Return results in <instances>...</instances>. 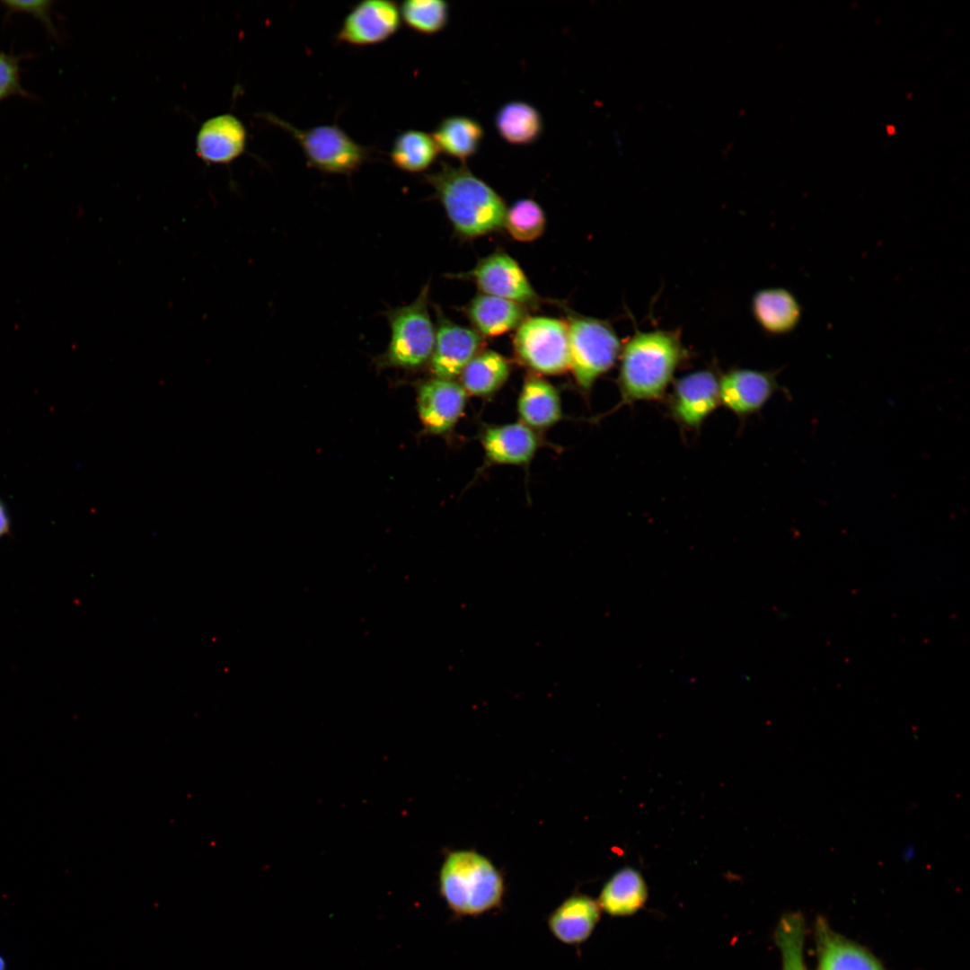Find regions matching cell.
Here are the masks:
<instances>
[{
  "mask_svg": "<svg viewBox=\"0 0 970 970\" xmlns=\"http://www.w3.org/2000/svg\"><path fill=\"white\" fill-rule=\"evenodd\" d=\"M690 358L678 330L636 331L622 346L615 410L664 400L677 369Z\"/></svg>",
  "mask_w": 970,
  "mask_h": 970,
  "instance_id": "cell-1",
  "label": "cell"
},
{
  "mask_svg": "<svg viewBox=\"0 0 970 970\" xmlns=\"http://www.w3.org/2000/svg\"><path fill=\"white\" fill-rule=\"evenodd\" d=\"M442 204L454 231L476 238L503 227L507 206L486 182L463 164L442 163L438 171L425 175Z\"/></svg>",
  "mask_w": 970,
  "mask_h": 970,
  "instance_id": "cell-2",
  "label": "cell"
},
{
  "mask_svg": "<svg viewBox=\"0 0 970 970\" xmlns=\"http://www.w3.org/2000/svg\"><path fill=\"white\" fill-rule=\"evenodd\" d=\"M439 891L454 913L477 916L500 904L504 881L485 856L473 851H454L446 855L441 866Z\"/></svg>",
  "mask_w": 970,
  "mask_h": 970,
  "instance_id": "cell-3",
  "label": "cell"
},
{
  "mask_svg": "<svg viewBox=\"0 0 970 970\" xmlns=\"http://www.w3.org/2000/svg\"><path fill=\"white\" fill-rule=\"evenodd\" d=\"M569 369L579 388L588 392L617 362L622 343L612 324L566 310Z\"/></svg>",
  "mask_w": 970,
  "mask_h": 970,
  "instance_id": "cell-4",
  "label": "cell"
},
{
  "mask_svg": "<svg viewBox=\"0 0 970 970\" xmlns=\"http://www.w3.org/2000/svg\"><path fill=\"white\" fill-rule=\"evenodd\" d=\"M428 283L412 303L384 313L391 339L380 363L412 369L430 359L436 331L428 312Z\"/></svg>",
  "mask_w": 970,
  "mask_h": 970,
  "instance_id": "cell-5",
  "label": "cell"
},
{
  "mask_svg": "<svg viewBox=\"0 0 970 970\" xmlns=\"http://www.w3.org/2000/svg\"><path fill=\"white\" fill-rule=\"evenodd\" d=\"M263 117L290 134L301 146L308 165L320 172L349 175L370 157L366 146L336 125L301 129L276 115L267 113Z\"/></svg>",
  "mask_w": 970,
  "mask_h": 970,
  "instance_id": "cell-6",
  "label": "cell"
},
{
  "mask_svg": "<svg viewBox=\"0 0 970 970\" xmlns=\"http://www.w3.org/2000/svg\"><path fill=\"white\" fill-rule=\"evenodd\" d=\"M513 344L517 359L536 374L559 375L569 369V334L561 320L526 317L516 328Z\"/></svg>",
  "mask_w": 970,
  "mask_h": 970,
  "instance_id": "cell-7",
  "label": "cell"
},
{
  "mask_svg": "<svg viewBox=\"0 0 970 970\" xmlns=\"http://www.w3.org/2000/svg\"><path fill=\"white\" fill-rule=\"evenodd\" d=\"M719 376L717 366H708L674 381L666 410L682 430L699 431L720 404Z\"/></svg>",
  "mask_w": 970,
  "mask_h": 970,
  "instance_id": "cell-8",
  "label": "cell"
},
{
  "mask_svg": "<svg viewBox=\"0 0 970 970\" xmlns=\"http://www.w3.org/2000/svg\"><path fill=\"white\" fill-rule=\"evenodd\" d=\"M458 278L472 280L481 294L507 299L525 306H537L540 296L525 272L509 254L497 251L481 259Z\"/></svg>",
  "mask_w": 970,
  "mask_h": 970,
  "instance_id": "cell-9",
  "label": "cell"
},
{
  "mask_svg": "<svg viewBox=\"0 0 970 970\" xmlns=\"http://www.w3.org/2000/svg\"><path fill=\"white\" fill-rule=\"evenodd\" d=\"M779 370L732 367L719 376V401L739 419L759 412L777 392Z\"/></svg>",
  "mask_w": 970,
  "mask_h": 970,
  "instance_id": "cell-10",
  "label": "cell"
},
{
  "mask_svg": "<svg viewBox=\"0 0 970 970\" xmlns=\"http://www.w3.org/2000/svg\"><path fill=\"white\" fill-rule=\"evenodd\" d=\"M436 314L435 343L429 359L431 370L436 377L453 379L481 351L483 337L474 329L452 322L438 307Z\"/></svg>",
  "mask_w": 970,
  "mask_h": 970,
  "instance_id": "cell-11",
  "label": "cell"
},
{
  "mask_svg": "<svg viewBox=\"0 0 970 970\" xmlns=\"http://www.w3.org/2000/svg\"><path fill=\"white\" fill-rule=\"evenodd\" d=\"M400 25V9L394 2L365 0L347 14L336 38L351 46L375 45L393 36Z\"/></svg>",
  "mask_w": 970,
  "mask_h": 970,
  "instance_id": "cell-12",
  "label": "cell"
},
{
  "mask_svg": "<svg viewBox=\"0 0 970 970\" xmlns=\"http://www.w3.org/2000/svg\"><path fill=\"white\" fill-rule=\"evenodd\" d=\"M467 393L453 379L435 377L418 391V410L428 431L440 435L451 430L462 417Z\"/></svg>",
  "mask_w": 970,
  "mask_h": 970,
  "instance_id": "cell-13",
  "label": "cell"
},
{
  "mask_svg": "<svg viewBox=\"0 0 970 970\" xmlns=\"http://www.w3.org/2000/svg\"><path fill=\"white\" fill-rule=\"evenodd\" d=\"M245 127L235 116L222 114L204 122L196 139L199 158L209 163H228L244 151Z\"/></svg>",
  "mask_w": 970,
  "mask_h": 970,
  "instance_id": "cell-14",
  "label": "cell"
},
{
  "mask_svg": "<svg viewBox=\"0 0 970 970\" xmlns=\"http://www.w3.org/2000/svg\"><path fill=\"white\" fill-rule=\"evenodd\" d=\"M481 438L487 460L495 464H525L539 446L534 430L521 421L488 427Z\"/></svg>",
  "mask_w": 970,
  "mask_h": 970,
  "instance_id": "cell-15",
  "label": "cell"
},
{
  "mask_svg": "<svg viewBox=\"0 0 970 970\" xmlns=\"http://www.w3.org/2000/svg\"><path fill=\"white\" fill-rule=\"evenodd\" d=\"M752 315L762 331L770 336H784L795 331L803 314L796 295L784 287L758 290L751 301Z\"/></svg>",
  "mask_w": 970,
  "mask_h": 970,
  "instance_id": "cell-16",
  "label": "cell"
},
{
  "mask_svg": "<svg viewBox=\"0 0 970 970\" xmlns=\"http://www.w3.org/2000/svg\"><path fill=\"white\" fill-rule=\"evenodd\" d=\"M818 970H884L867 949L836 933L823 919L816 924Z\"/></svg>",
  "mask_w": 970,
  "mask_h": 970,
  "instance_id": "cell-17",
  "label": "cell"
},
{
  "mask_svg": "<svg viewBox=\"0 0 970 970\" xmlns=\"http://www.w3.org/2000/svg\"><path fill=\"white\" fill-rule=\"evenodd\" d=\"M601 909L596 901L585 895H574L562 902L549 916L552 935L562 943L578 945L595 930Z\"/></svg>",
  "mask_w": 970,
  "mask_h": 970,
  "instance_id": "cell-18",
  "label": "cell"
},
{
  "mask_svg": "<svg viewBox=\"0 0 970 970\" xmlns=\"http://www.w3.org/2000/svg\"><path fill=\"white\" fill-rule=\"evenodd\" d=\"M517 412L520 421L534 430L552 427L562 417L558 391L540 375H528L518 396Z\"/></svg>",
  "mask_w": 970,
  "mask_h": 970,
  "instance_id": "cell-19",
  "label": "cell"
},
{
  "mask_svg": "<svg viewBox=\"0 0 970 970\" xmlns=\"http://www.w3.org/2000/svg\"><path fill=\"white\" fill-rule=\"evenodd\" d=\"M465 312L482 337L498 336L516 329L527 317L525 305L481 293L468 303Z\"/></svg>",
  "mask_w": 970,
  "mask_h": 970,
  "instance_id": "cell-20",
  "label": "cell"
},
{
  "mask_svg": "<svg viewBox=\"0 0 970 970\" xmlns=\"http://www.w3.org/2000/svg\"><path fill=\"white\" fill-rule=\"evenodd\" d=\"M648 898V888L641 874L632 868L615 872L604 886L597 904L611 916H630L639 911Z\"/></svg>",
  "mask_w": 970,
  "mask_h": 970,
  "instance_id": "cell-21",
  "label": "cell"
},
{
  "mask_svg": "<svg viewBox=\"0 0 970 970\" xmlns=\"http://www.w3.org/2000/svg\"><path fill=\"white\" fill-rule=\"evenodd\" d=\"M509 374L510 365L504 356L494 350H482L462 370L460 384L467 394L487 396L501 388Z\"/></svg>",
  "mask_w": 970,
  "mask_h": 970,
  "instance_id": "cell-22",
  "label": "cell"
},
{
  "mask_svg": "<svg viewBox=\"0 0 970 970\" xmlns=\"http://www.w3.org/2000/svg\"><path fill=\"white\" fill-rule=\"evenodd\" d=\"M432 137L439 152L464 162L477 152L483 129L473 119L450 116L440 121Z\"/></svg>",
  "mask_w": 970,
  "mask_h": 970,
  "instance_id": "cell-23",
  "label": "cell"
},
{
  "mask_svg": "<svg viewBox=\"0 0 970 970\" xmlns=\"http://www.w3.org/2000/svg\"><path fill=\"white\" fill-rule=\"evenodd\" d=\"M496 128L508 143L527 145L534 142L542 131L539 111L527 102L509 101L496 115Z\"/></svg>",
  "mask_w": 970,
  "mask_h": 970,
  "instance_id": "cell-24",
  "label": "cell"
},
{
  "mask_svg": "<svg viewBox=\"0 0 970 970\" xmlns=\"http://www.w3.org/2000/svg\"><path fill=\"white\" fill-rule=\"evenodd\" d=\"M439 149L432 137L420 130H406L394 139L390 151L392 164L401 171L417 173L428 169Z\"/></svg>",
  "mask_w": 970,
  "mask_h": 970,
  "instance_id": "cell-25",
  "label": "cell"
},
{
  "mask_svg": "<svg viewBox=\"0 0 970 970\" xmlns=\"http://www.w3.org/2000/svg\"><path fill=\"white\" fill-rule=\"evenodd\" d=\"M782 970H807L804 962L805 923L798 913L784 914L775 930Z\"/></svg>",
  "mask_w": 970,
  "mask_h": 970,
  "instance_id": "cell-26",
  "label": "cell"
},
{
  "mask_svg": "<svg viewBox=\"0 0 970 970\" xmlns=\"http://www.w3.org/2000/svg\"><path fill=\"white\" fill-rule=\"evenodd\" d=\"M545 225L540 205L531 198H523L507 209L503 227L515 240L532 242L542 234Z\"/></svg>",
  "mask_w": 970,
  "mask_h": 970,
  "instance_id": "cell-27",
  "label": "cell"
},
{
  "mask_svg": "<svg viewBox=\"0 0 970 970\" xmlns=\"http://www.w3.org/2000/svg\"><path fill=\"white\" fill-rule=\"evenodd\" d=\"M399 9L405 24L422 34L439 32L448 21V4L441 0H407Z\"/></svg>",
  "mask_w": 970,
  "mask_h": 970,
  "instance_id": "cell-28",
  "label": "cell"
},
{
  "mask_svg": "<svg viewBox=\"0 0 970 970\" xmlns=\"http://www.w3.org/2000/svg\"><path fill=\"white\" fill-rule=\"evenodd\" d=\"M27 56L0 52V101L11 96L35 98L21 84L20 62Z\"/></svg>",
  "mask_w": 970,
  "mask_h": 970,
  "instance_id": "cell-29",
  "label": "cell"
},
{
  "mask_svg": "<svg viewBox=\"0 0 970 970\" xmlns=\"http://www.w3.org/2000/svg\"><path fill=\"white\" fill-rule=\"evenodd\" d=\"M7 9V15L13 13H28L38 18L55 39L58 38L57 28L51 18L52 1H3Z\"/></svg>",
  "mask_w": 970,
  "mask_h": 970,
  "instance_id": "cell-30",
  "label": "cell"
},
{
  "mask_svg": "<svg viewBox=\"0 0 970 970\" xmlns=\"http://www.w3.org/2000/svg\"><path fill=\"white\" fill-rule=\"evenodd\" d=\"M8 516L4 506L0 503V537L8 531Z\"/></svg>",
  "mask_w": 970,
  "mask_h": 970,
  "instance_id": "cell-31",
  "label": "cell"
},
{
  "mask_svg": "<svg viewBox=\"0 0 970 970\" xmlns=\"http://www.w3.org/2000/svg\"><path fill=\"white\" fill-rule=\"evenodd\" d=\"M0 970H9L6 957L0 952Z\"/></svg>",
  "mask_w": 970,
  "mask_h": 970,
  "instance_id": "cell-32",
  "label": "cell"
}]
</instances>
